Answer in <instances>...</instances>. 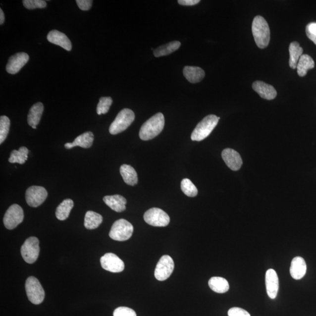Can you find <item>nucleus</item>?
<instances>
[{"mask_svg":"<svg viewBox=\"0 0 316 316\" xmlns=\"http://www.w3.org/2000/svg\"><path fill=\"white\" fill-rule=\"evenodd\" d=\"M164 125V118L162 113H157L148 120L141 128L140 137L142 140L153 139L162 131Z\"/></svg>","mask_w":316,"mask_h":316,"instance_id":"obj_1","label":"nucleus"},{"mask_svg":"<svg viewBox=\"0 0 316 316\" xmlns=\"http://www.w3.org/2000/svg\"><path fill=\"white\" fill-rule=\"evenodd\" d=\"M252 32L255 41L261 49L268 46L270 41V29L265 18L256 16L252 24Z\"/></svg>","mask_w":316,"mask_h":316,"instance_id":"obj_2","label":"nucleus"},{"mask_svg":"<svg viewBox=\"0 0 316 316\" xmlns=\"http://www.w3.org/2000/svg\"><path fill=\"white\" fill-rule=\"evenodd\" d=\"M220 117L215 115H209L199 122L191 135L194 141H201L207 138L217 125Z\"/></svg>","mask_w":316,"mask_h":316,"instance_id":"obj_3","label":"nucleus"},{"mask_svg":"<svg viewBox=\"0 0 316 316\" xmlns=\"http://www.w3.org/2000/svg\"><path fill=\"white\" fill-rule=\"evenodd\" d=\"M135 120L133 111L124 108L119 112L117 117L109 128V132L112 135H117L126 130Z\"/></svg>","mask_w":316,"mask_h":316,"instance_id":"obj_4","label":"nucleus"},{"mask_svg":"<svg viewBox=\"0 0 316 316\" xmlns=\"http://www.w3.org/2000/svg\"><path fill=\"white\" fill-rule=\"evenodd\" d=\"M133 231V225L130 222L125 219H120L112 225L109 236L115 241H124L130 239Z\"/></svg>","mask_w":316,"mask_h":316,"instance_id":"obj_5","label":"nucleus"},{"mask_svg":"<svg viewBox=\"0 0 316 316\" xmlns=\"http://www.w3.org/2000/svg\"><path fill=\"white\" fill-rule=\"evenodd\" d=\"M26 292L29 301L34 305H40L45 298L44 289L40 281L34 276H30L26 280Z\"/></svg>","mask_w":316,"mask_h":316,"instance_id":"obj_6","label":"nucleus"},{"mask_svg":"<svg viewBox=\"0 0 316 316\" xmlns=\"http://www.w3.org/2000/svg\"><path fill=\"white\" fill-rule=\"evenodd\" d=\"M40 241L37 237H31L26 240L21 248L22 258L28 263L36 262L40 254Z\"/></svg>","mask_w":316,"mask_h":316,"instance_id":"obj_7","label":"nucleus"},{"mask_svg":"<svg viewBox=\"0 0 316 316\" xmlns=\"http://www.w3.org/2000/svg\"><path fill=\"white\" fill-rule=\"evenodd\" d=\"M145 221L154 227H166L169 224L168 214L159 208H152L145 212Z\"/></svg>","mask_w":316,"mask_h":316,"instance_id":"obj_8","label":"nucleus"},{"mask_svg":"<svg viewBox=\"0 0 316 316\" xmlns=\"http://www.w3.org/2000/svg\"><path fill=\"white\" fill-rule=\"evenodd\" d=\"M23 210L17 204L12 205L6 211L3 222L8 230H13L21 224L24 220Z\"/></svg>","mask_w":316,"mask_h":316,"instance_id":"obj_9","label":"nucleus"},{"mask_svg":"<svg viewBox=\"0 0 316 316\" xmlns=\"http://www.w3.org/2000/svg\"><path fill=\"white\" fill-rule=\"evenodd\" d=\"M48 197L47 190L44 187L32 186L25 193L27 204L32 208H37L45 201Z\"/></svg>","mask_w":316,"mask_h":316,"instance_id":"obj_10","label":"nucleus"},{"mask_svg":"<svg viewBox=\"0 0 316 316\" xmlns=\"http://www.w3.org/2000/svg\"><path fill=\"white\" fill-rule=\"evenodd\" d=\"M175 264L172 257L169 256H162L158 263L155 270V277L159 281L166 280L172 273Z\"/></svg>","mask_w":316,"mask_h":316,"instance_id":"obj_11","label":"nucleus"},{"mask_svg":"<svg viewBox=\"0 0 316 316\" xmlns=\"http://www.w3.org/2000/svg\"><path fill=\"white\" fill-rule=\"evenodd\" d=\"M101 263L103 269L113 273L121 272L125 267L123 261L112 253H107L103 256Z\"/></svg>","mask_w":316,"mask_h":316,"instance_id":"obj_12","label":"nucleus"},{"mask_svg":"<svg viewBox=\"0 0 316 316\" xmlns=\"http://www.w3.org/2000/svg\"><path fill=\"white\" fill-rule=\"evenodd\" d=\"M30 57L24 53H17L9 58L6 70L9 74L15 75L20 71L28 62Z\"/></svg>","mask_w":316,"mask_h":316,"instance_id":"obj_13","label":"nucleus"},{"mask_svg":"<svg viewBox=\"0 0 316 316\" xmlns=\"http://www.w3.org/2000/svg\"><path fill=\"white\" fill-rule=\"evenodd\" d=\"M222 159L224 160L229 168L237 171L241 168L243 164V160L239 153L231 148H226L222 151Z\"/></svg>","mask_w":316,"mask_h":316,"instance_id":"obj_14","label":"nucleus"},{"mask_svg":"<svg viewBox=\"0 0 316 316\" xmlns=\"http://www.w3.org/2000/svg\"><path fill=\"white\" fill-rule=\"evenodd\" d=\"M265 283L267 295L270 299H275L278 295L279 284L278 274L275 270L269 269L267 270Z\"/></svg>","mask_w":316,"mask_h":316,"instance_id":"obj_15","label":"nucleus"},{"mask_svg":"<svg viewBox=\"0 0 316 316\" xmlns=\"http://www.w3.org/2000/svg\"><path fill=\"white\" fill-rule=\"evenodd\" d=\"M47 39L50 43L58 45L67 51L72 50V43L68 37L62 32L57 30L51 31L48 33Z\"/></svg>","mask_w":316,"mask_h":316,"instance_id":"obj_16","label":"nucleus"},{"mask_svg":"<svg viewBox=\"0 0 316 316\" xmlns=\"http://www.w3.org/2000/svg\"><path fill=\"white\" fill-rule=\"evenodd\" d=\"M253 88L261 98L271 101L277 96L276 90L271 85L262 81H256L253 83Z\"/></svg>","mask_w":316,"mask_h":316,"instance_id":"obj_17","label":"nucleus"},{"mask_svg":"<svg viewBox=\"0 0 316 316\" xmlns=\"http://www.w3.org/2000/svg\"><path fill=\"white\" fill-rule=\"evenodd\" d=\"M307 270V266L305 261L302 257H295L292 261L290 273L292 278L300 280L304 278Z\"/></svg>","mask_w":316,"mask_h":316,"instance_id":"obj_18","label":"nucleus"},{"mask_svg":"<svg viewBox=\"0 0 316 316\" xmlns=\"http://www.w3.org/2000/svg\"><path fill=\"white\" fill-rule=\"evenodd\" d=\"M103 201L109 208L116 212H121L126 209L127 200L121 195L106 196L103 198Z\"/></svg>","mask_w":316,"mask_h":316,"instance_id":"obj_19","label":"nucleus"},{"mask_svg":"<svg viewBox=\"0 0 316 316\" xmlns=\"http://www.w3.org/2000/svg\"><path fill=\"white\" fill-rule=\"evenodd\" d=\"M93 141H94V135L93 133L86 132V133L80 135L79 136L76 138L72 143H66L64 145V147L66 149H71L75 147L89 148L92 146Z\"/></svg>","mask_w":316,"mask_h":316,"instance_id":"obj_20","label":"nucleus"},{"mask_svg":"<svg viewBox=\"0 0 316 316\" xmlns=\"http://www.w3.org/2000/svg\"><path fill=\"white\" fill-rule=\"evenodd\" d=\"M183 75L189 82L197 83L204 78L205 72L199 67L185 66L183 69Z\"/></svg>","mask_w":316,"mask_h":316,"instance_id":"obj_21","label":"nucleus"},{"mask_svg":"<svg viewBox=\"0 0 316 316\" xmlns=\"http://www.w3.org/2000/svg\"><path fill=\"white\" fill-rule=\"evenodd\" d=\"M44 110V105L41 102H38L32 106L28 115L27 119L29 125H30L31 127H37V125L40 123Z\"/></svg>","mask_w":316,"mask_h":316,"instance_id":"obj_22","label":"nucleus"},{"mask_svg":"<svg viewBox=\"0 0 316 316\" xmlns=\"http://www.w3.org/2000/svg\"><path fill=\"white\" fill-rule=\"evenodd\" d=\"M120 171L125 183L130 186L137 185L138 181V175L133 167L126 164H122Z\"/></svg>","mask_w":316,"mask_h":316,"instance_id":"obj_23","label":"nucleus"},{"mask_svg":"<svg viewBox=\"0 0 316 316\" xmlns=\"http://www.w3.org/2000/svg\"><path fill=\"white\" fill-rule=\"evenodd\" d=\"M289 66L293 69L297 68L298 63L300 57L303 54L304 50L300 46L298 42H292L289 45Z\"/></svg>","mask_w":316,"mask_h":316,"instance_id":"obj_24","label":"nucleus"},{"mask_svg":"<svg viewBox=\"0 0 316 316\" xmlns=\"http://www.w3.org/2000/svg\"><path fill=\"white\" fill-rule=\"evenodd\" d=\"M315 64L314 59L309 54H302L299 60L297 65L298 74L299 76L304 77L308 71L314 69Z\"/></svg>","mask_w":316,"mask_h":316,"instance_id":"obj_25","label":"nucleus"},{"mask_svg":"<svg viewBox=\"0 0 316 316\" xmlns=\"http://www.w3.org/2000/svg\"><path fill=\"white\" fill-rule=\"evenodd\" d=\"M209 286L212 291L218 293L227 292L230 288L227 280L222 277H212L209 280Z\"/></svg>","mask_w":316,"mask_h":316,"instance_id":"obj_26","label":"nucleus"},{"mask_svg":"<svg viewBox=\"0 0 316 316\" xmlns=\"http://www.w3.org/2000/svg\"><path fill=\"white\" fill-rule=\"evenodd\" d=\"M74 206L72 200L67 199L57 206L56 211V217L58 220L63 221L69 217L70 212Z\"/></svg>","mask_w":316,"mask_h":316,"instance_id":"obj_27","label":"nucleus"},{"mask_svg":"<svg viewBox=\"0 0 316 316\" xmlns=\"http://www.w3.org/2000/svg\"><path fill=\"white\" fill-rule=\"evenodd\" d=\"M102 216L93 211H88L86 212L85 218V227L89 230H93L99 227L102 223Z\"/></svg>","mask_w":316,"mask_h":316,"instance_id":"obj_28","label":"nucleus"},{"mask_svg":"<svg viewBox=\"0 0 316 316\" xmlns=\"http://www.w3.org/2000/svg\"><path fill=\"white\" fill-rule=\"evenodd\" d=\"M180 45H181V44H180V42L177 41L170 42L168 44L162 45V46L158 48L157 50L154 51V56L159 57L169 55L170 53L178 50Z\"/></svg>","mask_w":316,"mask_h":316,"instance_id":"obj_29","label":"nucleus"},{"mask_svg":"<svg viewBox=\"0 0 316 316\" xmlns=\"http://www.w3.org/2000/svg\"><path fill=\"white\" fill-rule=\"evenodd\" d=\"M29 150L27 148L22 147L18 150H13L8 161L10 163L24 164L28 159Z\"/></svg>","mask_w":316,"mask_h":316,"instance_id":"obj_30","label":"nucleus"},{"mask_svg":"<svg viewBox=\"0 0 316 316\" xmlns=\"http://www.w3.org/2000/svg\"><path fill=\"white\" fill-rule=\"evenodd\" d=\"M10 127V120L8 117L5 115L0 117V144H2L7 135Z\"/></svg>","mask_w":316,"mask_h":316,"instance_id":"obj_31","label":"nucleus"},{"mask_svg":"<svg viewBox=\"0 0 316 316\" xmlns=\"http://www.w3.org/2000/svg\"><path fill=\"white\" fill-rule=\"evenodd\" d=\"M181 189L186 196L195 197L198 195V190L196 187L189 179H184L181 182Z\"/></svg>","mask_w":316,"mask_h":316,"instance_id":"obj_32","label":"nucleus"},{"mask_svg":"<svg viewBox=\"0 0 316 316\" xmlns=\"http://www.w3.org/2000/svg\"><path fill=\"white\" fill-rule=\"evenodd\" d=\"M112 103V99L110 97H103L100 99L98 107H97V113L99 115L107 113Z\"/></svg>","mask_w":316,"mask_h":316,"instance_id":"obj_33","label":"nucleus"},{"mask_svg":"<svg viewBox=\"0 0 316 316\" xmlns=\"http://www.w3.org/2000/svg\"><path fill=\"white\" fill-rule=\"evenodd\" d=\"M22 2L25 7L28 9L44 8L47 5V2L43 0H24Z\"/></svg>","mask_w":316,"mask_h":316,"instance_id":"obj_34","label":"nucleus"},{"mask_svg":"<svg viewBox=\"0 0 316 316\" xmlns=\"http://www.w3.org/2000/svg\"><path fill=\"white\" fill-rule=\"evenodd\" d=\"M113 316H137L133 309L127 307H119L115 309Z\"/></svg>","mask_w":316,"mask_h":316,"instance_id":"obj_35","label":"nucleus"},{"mask_svg":"<svg viewBox=\"0 0 316 316\" xmlns=\"http://www.w3.org/2000/svg\"><path fill=\"white\" fill-rule=\"evenodd\" d=\"M306 33L307 37L316 45V22H311L306 26Z\"/></svg>","mask_w":316,"mask_h":316,"instance_id":"obj_36","label":"nucleus"},{"mask_svg":"<svg viewBox=\"0 0 316 316\" xmlns=\"http://www.w3.org/2000/svg\"><path fill=\"white\" fill-rule=\"evenodd\" d=\"M228 316H251L249 313L240 308H231L228 312Z\"/></svg>","mask_w":316,"mask_h":316,"instance_id":"obj_37","label":"nucleus"},{"mask_svg":"<svg viewBox=\"0 0 316 316\" xmlns=\"http://www.w3.org/2000/svg\"><path fill=\"white\" fill-rule=\"evenodd\" d=\"M76 3L82 10L88 11L91 8L93 1L91 0H77Z\"/></svg>","mask_w":316,"mask_h":316,"instance_id":"obj_38","label":"nucleus"},{"mask_svg":"<svg viewBox=\"0 0 316 316\" xmlns=\"http://www.w3.org/2000/svg\"><path fill=\"white\" fill-rule=\"evenodd\" d=\"M179 4L182 5L192 6L198 4L199 0H179Z\"/></svg>","mask_w":316,"mask_h":316,"instance_id":"obj_39","label":"nucleus"},{"mask_svg":"<svg viewBox=\"0 0 316 316\" xmlns=\"http://www.w3.org/2000/svg\"><path fill=\"white\" fill-rule=\"evenodd\" d=\"M5 21V15L4 12L2 10V9H0V24L2 25L4 24Z\"/></svg>","mask_w":316,"mask_h":316,"instance_id":"obj_40","label":"nucleus"},{"mask_svg":"<svg viewBox=\"0 0 316 316\" xmlns=\"http://www.w3.org/2000/svg\"><path fill=\"white\" fill-rule=\"evenodd\" d=\"M32 128H34V129H36V128H37V127L33 126V127H32Z\"/></svg>","mask_w":316,"mask_h":316,"instance_id":"obj_41","label":"nucleus"}]
</instances>
